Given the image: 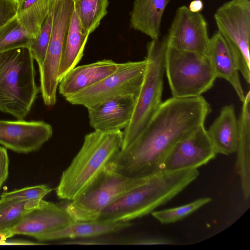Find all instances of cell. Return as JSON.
I'll return each mask as SVG.
<instances>
[{
  "label": "cell",
  "instance_id": "1",
  "mask_svg": "<svg viewBox=\"0 0 250 250\" xmlns=\"http://www.w3.org/2000/svg\"><path fill=\"white\" fill-rule=\"evenodd\" d=\"M210 111V105L202 96L172 97L162 102L142 132L120 150L106 168L130 178L146 177L161 170L173 146L204 125Z\"/></svg>",
  "mask_w": 250,
  "mask_h": 250
},
{
  "label": "cell",
  "instance_id": "2",
  "mask_svg": "<svg viewBox=\"0 0 250 250\" xmlns=\"http://www.w3.org/2000/svg\"><path fill=\"white\" fill-rule=\"evenodd\" d=\"M198 169L159 171L119 197L97 220L130 222L154 211L181 193L198 177Z\"/></svg>",
  "mask_w": 250,
  "mask_h": 250
},
{
  "label": "cell",
  "instance_id": "3",
  "mask_svg": "<svg viewBox=\"0 0 250 250\" xmlns=\"http://www.w3.org/2000/svg\"><path fill=\"white\" fill-rule=\"evenodd\" d=\"M122 130H95L86 134L69 166L62 172L56 188L61 199L73 200L86 189L120 151Z\"/></svg>",
  "mask_w": 250,
  "mask_h": 250
},
{
  "label": "cell",
  "instance_id": "4",
  "mask_svg": "<svg viewBox=\"0 0 250 250\" xmlns=\"http://www.w3.org/2000/svg\"><path fill=\"white\" fill-rule=\"evenodd\" d=\"M34 61L28 47L0 53V111L18 120L28 114L41 92Z\"/></svg>",
  "mask_w": 250,
  "mask_h": 250
},
{
  "label": "cell",
  "instance_id": "5",
  "mask_svg": "<svg viewBox=\"0 0 250 250\" xmlns=\"http://www.w3.org/2000/svg\"><path fill=\"white\" fill-rule=\"evenodd\" d=\"M166 36L151 40L146 45V66L135 98L130 121L124 129L122 149L125 148L142 132L162 103L165 74Z\"/></svg>",
  "mask_w": 250,
  "mask_h": 250
},
{
  "label": "cell",
  "instance_id": "6",
  "mask_svg": "<svg viewBox=\"0 0 250 250\" xmlns=\"http://www.w3.org/2000/svg\"><path fill=\"white\" fill-rule=\"evenodd\" d=\"M165 73L172 97L177 98L201 96L216 79L206 55L177 50L167 44Z\"/></svg>",
  "mask_w": 250,
  "mask_h": 250
},
{
  "label": "cell",
  "instance_id": "7",
  "mask_svg": "<svg viewBox=\"0 0 250 250\" xmlns=\"http://www.w3.org/2000/svg\"><path fill=\"white\" fill-rule=\"evenodd\" d=\"M146 177L130 178L106 167L78 197L64 208L75 221L96 220L119 197L140 184Z\"/></svg>",
  "mask_w": 250,
  "mask_h": 250
},
{
  "label": "cell",
  "instance_id": "8",
  "mask_svg": "<svg viewBox=\"0 0 250 250\" xmlns=\"http://www.w3.org/2000/svg\"><path fill=\"white\" fill-rule=\"evenodd\" d=\"M146 62L128 61L120 63L117 69L95 84L65 98L72 104L88 108L105 101L120 97H137Z\"/></svg>",
  "mask_w": 250,
  "mask_h": 250
},
{
  "label": "cell",
  "instance_id": "9",
  "mask_svg": "<svg viewBox=\"0 0 250 250\" xmlns=\"http://www.w3.org/2000/svg\"><path fill=\"white\" fill-rule=\"evenodd\" d=\"M218 31L231 44L239 72L250 82V1L229 0L214 15Z\"/></svg>",
  "mask_w": 250,
  "mask_h": 250
},
{
  "label": "cell",
  "instance_id": "10",
  "mask_svg": "<svg viewBox=\"0 0 250 250\" xmlns=\"http://www.w3.org/2000/svg\"><path fill=\"white\" fill-rule=\"evenodd\" d=\"M74 7V0H52L51 38L44 61L39 67L40 87L45 91H54L58 88L64 42Z\"/></svg>",
  "mask_w": 250,
  "mask_h": 250
},
{
  "label": "cell",
  "instance_id": "11",
  "mask_svg": "<svg viewBox=\"0 0 250 250\" xmlns=\"http://www.w3.org/2000/svg\"><path fill=\"white\" fill-rule=\"evenodd\" d=\"M167 45L177 50L206 55L210 38L208 25L200 13L188 7H178L166 36Z\"/></svg>",
  "mask_w": 250,
  "mask_h": 250
},
{
  "label": "cell",
  "instance_id": "12",
  "mask_svg": "<svg viewBox=\"0 0 250 250\" xmlns=\"http://www.w3.org/2000/svg\"><path fill=\"white\" fill-rule=\"evenodd\" d=\"M52 0H40L0 27V53L29 47L38 36Z\"/></svg>",
  "mask_w": 250,
  "mask_h": 250
},
{
  "label": "cell",
  "instance_id": "13",
  "mask_svg": "<svg viewBox=\"0 0 250 250\" xmlns=\"http://www.w3.org/2000/svg\"><path fill=\"white\" fill-rule=\"evenodd\" d=\"M217 154L203 125L173 146L163 162L161 170L197 169L213 159Z\"/></svg>",
  "mask_w": 250,
  "mask_h": 250
},
{
  "label": "cell",
  "instance_id": "14",
  "mask_svg": "<svg viewBox=\"0 0 250 250\" xmlns=\"http://www.w3.org/2000/svg\"><path fill=\"white\" fill-rule=\"evenodd\" d=\"M53 135V128L42 121L0 120V144L17 153L39 150Z\"/></svg>",
  "mask_w": 250,
  "mask_h": 250
},
{
  "label": "cell",
  "instance_id": "15",
  "mask_svg": "<svg viewBox=\"0 0 250 250\" xmlns=\"http://www.w3.org/2000/svg\"><path fill=\"white\" fill-rule=\"evenodd\" d=\"M74 222L64 207L42 200L39 207L27 213L9 231L13 236L24 235L37 239Z\"/></svg>",
  "mask_w": 250,
  "mask_h": 250
},
{
  "label": "cell",
  "instance_id": "16",
  "mask_svg": "<svg viewBox=\"0 0 250 250\" xmlns=\"http://www.w3.org/2000/svg\"><path fill=\"white\" fill-rule=\"evenodd\" d=\"M135 98H114L87 108L90 126L95 130L112 131L124 129L132 117Z\"/></svg>",
  "mask_w": 250,
  "mask_h": 250
},
{
  "label": "cell",
  "instance_id": "17",
  "mask_svg": "<svg viewBox=\"0 0 250 250\" xmlns=\"http://www.w3.org/2000/svg\"><path fill=\"white\" fill-rule=\"evenodd\" d=\"M217 78L228 81L234 89L240 100L243 102L245 94L239 76V70L229 42L218 31L210 38L206 54Z\"/></svg>",
  "mask_w": 250,
  "mask_h": 250
},
{
  "label": "cell",
  "instance_id": "18",
  "mask_svg": "<svg viewBox=\"0 0 250 250\" xmlns=\"http://www.w3.org/2000/svg\"><path fill=\"white\" fill-rule=\"evenodd\" d=\"M119 64L112 60L104 59L76 66L59 82V92L66 98L92 86L115 72Z\"/></svg>",
  "mask_w": 250,
  "mask_h": 250
},
{
  "label": "cell",
  "instance_id": "19",
  "mask_svg": "<svg viewBox=\"0 0 250 250\" xmlns=\"http://www.w3.org/2000/svg\"><path fill=\"white\" fill-rule=\"evenodd\" d=\"M130 222H108L99 220L75 221L65 227L38 237L40 241L62 239H79L111 234L131 226Z\"/></svg>",
  "mask_w": 250,
  "mask_h": 250
},
{
  "label": "cell",
  "instance_id": "20",
  "mask_svg": "<svg viewBox=\"0 0 250 250\" xmlns=\"http://www.w3.org/2000/svg\"><path fill=\"white\" fill-rule=\"evenodd\" d=\"M238 119V136L235 170L239 175L243 196L247 201L250 195V92L245 94Z\"/></svg>",
  "mask_w": 250,
  "mask_h": 250
},
{
  "label": "cell",
  "instance_id": "21",
  "mask_svg": "<svg viewBox=\"0 0 250 250\" xmlns=\"http://www.w3.org/2000/svg\"><path fill=\"white\" fill-rule=\"evenodd\" d=\"M207 131L217 153L228 156L235 153L238 122L233 105L223 106L219 116Z\"/></svg>",
  "mask_w": 250,
  "mask_h": 250
},
{
  "label": "cell",
  "instance_id": "22",
  "mask_svg": "<svg viewBox=\"0 0 250 250\" xmlns=\"http://www.w3.org/2000/svg\"><path fill=\"white\" fill-rule=\"evenodd\" d=\"M170 0H134L130 26L149 37L160 38L162 18Z\"/></svg>",
  "mask_w": 250,
  "mask_h": 250
},
{
  "label": "cell",
  "instance_id": "23",
  "mask_svg": "<svg viewBox=\"0 0 250 250\" xmlns=\"http://www.w3.org/2000/svg\"><path fill=\"white\" fill-rule=\"evenodd\" d=\"M89 35L83 30L74 9L64 42L59 71V82L81 61Z\"/></svg>",
  "mask_w": 250,
  "mask_h": 250
},
{
  "label": "cell",
  "instance_id": "24",
  "mask_svg": "<svg viewBox=\"0 0 250 250\" xmlns=\"http://www.w3.org/2000/svg\"><path fill=\"white\" fill-rule=\"evenodd\" d=\"M108 0H74V9L84 31L90 34L107 13Z\"/></svg>",
  "mask_w": 250,
  "mask_h": 250
},
{
  "label": "cell",
  "instance_id": "25",
  "mask_svg": "<svg viewBox=\"0 0 250 250\" xmlns=\"http://www.w3.org/2000/svg\"><path fill=\"white\" fill-rule=\"evenodd\" d=\"M42 199L16 201L0 199V232L9 231L31 210L39 207Z\"/></svg>",
  "mask_w": 250,
  "mask_h": 250
},
{
  "label": "cell",
  "instance_id": "26",
  "mask_svg": "<svg viewBox=\"0 0 250 250\" xmlns=\"http://www.w3.org/2000/svg\"><path fill=\"white\" fill-rule=\"evenodd\" d=\"M211 200L210 197H203L181 206L153 211L151 213L161 224L173 223L185 218Z\"/></svg>",
  "mask_w": 250,
  "mask_h": 250
},
{
  "label": "cell",
  "instance_id": "27",
  "mask_svg": "<svg viewBox=\"0 0 250 250\" xmlns=\"http://www.w3.org/2000/svg\"><path fill=\"white\" fill-rule=\"evenodd\" d=\"M52 22L53 12L51 5L49 13L41 26L38 36L29 47L39 67L41 66L45 58L51 38Z\"/></svg>",
  "mask_w": 250,
  "mask_h": 250
},
{
  "label": "cell",
  "instance_id": "28",
  "mask_svg": "<svg viewBox=\"0 0 250 250\" xmlns=\"http://www.w3.org/2000/svg\"><path fill=\"white\" fill-rule=\"evenodd\" d=\"M53 189L45 185H40L3 192L0 198L5 200L21 201L42 199Z\"/></svg>",
  "mask_w": 250,
  "mask_h": 250
},
{
  "label": "cell",
  "instance_id": "29",
  "mask_svg": "<svg viewBox=\"0 0 250 250\" xmlns=\"http://www.w3.org/2000/svg\"><path fill=\"white\" fill-rule=\"evenodd\" d=\"M19 6L15 0H0V27L17 15Z\"/></svg>",
  "mask_w": 250,
  "mask_h": 250
},
{
  "label": "cell",
  "instance_id": "30",
  "mask_svg": "<svg viewBox=\"0 0 250 250\" xmlns=\"http://www.w3.org/2000/svg\"><path fill=\"white\" fill-rule=\"evenodd\" d=\"M172 241L169 239L161 237H145L136 239L124 240L122 241V245H171Z\"/></svg>",
  "mask_w": 250,
  "mask_h": 250
},
{
  "label": "cell",
  "instance_id": "31",
  "mask_svg": "<svg viewBox=\"0 0 250 250\" xmlns=\"http://www.w3.org/2000/svg\"><path fill=\"white\" fill-rule=\"evenodd\" d=\"M9 165L7 148L0 146V188L8 176Z\"/></svg>",
  "mask_w": 250,
  "mask_h": 250
},
{
  "label": "cell",
  "instance_id": "32",
  "mask_svg": "<svg viewBox=\"0 0 250 250\" xmlns=\"http://www.w3.org/2000/svg\"><path fill=\"white\" fill-rule=\"evenodd\" d=\"M44 243H35L32 241H30L25 240H6L1 246L6 245H45Z\"/></svg>",
  "mask_w": 250,
  "mask_h": 250
},
{
  "label": "cell",
  "instance_id": "33",
  "mask_svg": "<svg viewBox=\"0 0 250 250\" xmlns=\"http://www.w3.org/2000/svg\"><path fill=\"white\" fill-rule=\"evenodd\" d=\"M188 8L192 12L200 13L204 8L203 1L202 0H193L190 2Z\"/></svg>",
  "mask_w": 250,
  "mask_h": 250
},
{
  "label": "cell",
  "instance_id": "34",
  "mask_svg": "<svg viewBox=\"0 0 250 250\" xmlns=\"http://www.w3.org/2000/svg\"><path fill=\"white\" fill-rule=\"evenodd\" d=\"M40 0H22L19 4L18 14L27 10Z\"/></svg>",
  "mask_w": 250,
  "mask_h": 250
},
{
  "label": "cell",
  "instance_id": "35",
  "mask_svg": "<svg viewBox=\"0 0 250 250\" xmlns=\"http://www.w3.org/2000/svg\"><path fill=\"white\" fill-rule=\"evenodd\" d=\"M13 236L10 231L5 232H0V246L6 240L7 238Z\"/></svg>",
  "mask_w": 250,
  "mask_h": 250
},
{
  "label": "cell",
  "instance_id": "36",
  "mask_svg": "<svg viewBox=\"0 0 250 250\" xmlns=\"http://www.w3.org/2000/svg\"><path fill=\"white\" fill-rule=\"evenodd\" d=\"M16 0L17 2H18L20 4L22 0Z\"/></svg>",
  "mask_w": 250,
  "mask_h": 250
}]
</instances>
